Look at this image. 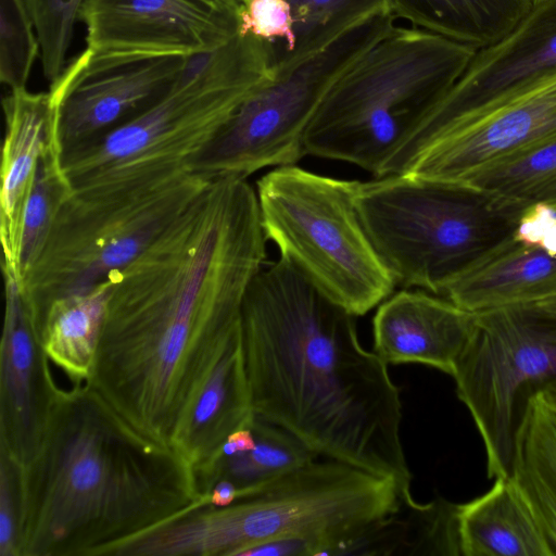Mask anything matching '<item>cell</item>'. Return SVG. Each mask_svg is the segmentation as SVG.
I'll return each instance as SVG.
<instances>
[{
	"instance_id": "6da1fadb",
	"label": "cell",
	"mask_w": 556,
	"mask_h": 556,
	"mask_svg": "<svg viewBox=\"0 0 556 556\" xmlns=\"http://www.w3.org/2000/svg\"><path fill=\"white\" fill-rule=\"evenodd\" d=\"M255 188L211 180L110 278L90 387L144 437L174 434L225 352L242 339L247 291L267 262Z\"/></svg>"
},
{
	"instance_id": "7a4b0ae2",
	"label": "cell",
	"mask_w": 556,
	"mask_h": 556,
	"mask_svg": "<svg viewBox=\"0 0 556 556\" xmlns=\"http://www.w3.org/2000/svg\"><path fill=\"white\" fill-rule=\"evenodd\" d=\"M355 318L285 258L266 262L242 305L253 412L317 456L392 479L409 496L400 391L388 364L361 345Z\"/></svg>"
},
{
	"instance_id": "3957f363",
	"label": "cell",
	"mask_w": 556,
	"mask_h": 556,
	"mask_svg": "<svg viewBox=\"0 0 556 556\" xmlns=\"http://www.w3.org/2000/svg\"><path fill=\"white\" fill-rule=\"evenodd\" d=\"M205 504L179 453L139 433L87 384L73 386L24 467L21 556H116Z\"/></svg>"
},
{
	"instance_id": "277c9868",
	"label": "cell",
	"mask_w": 556,
	"mask_h": 556,
	"mask_svg": "<svg viewBox=\"0 0 556 556\" xmlns=\"http://www.w3.org/2000/svg\"><path fill=\"white\" fill-rule=\"evenodd\" d=\"M406 496L397 483L346 463L313 460L227 506L192 508L128 544L131 556H243L293 539L294 556H332Z\"/></svg>"
},
{
	"instance_id": "5b68a950",
	"label": "cell",
	"mask_w": 556,
	"mask_h": 556,
	"mask_svg": "<svg viewBox=\"0 0 556 556\" xmlns=\"http://www.w3.org/2000/svg\"><path fill=\"white\" fill-rule=\"evenodd\" d=\"M263 40L237 34L222 47L187 56L155 103L116 129L63 152L75 191L136 186L189 170L237 106L274 77Z\"/></svg>"
},
{
	"instance_id": "8992f818",
	"label": "cell",
	"mask_w": 556,
	"mask_h": 556,
	"mask_svg": "<svg viewBox=\"0 0 556 556\" xmlns=\"http://www.w3.org/2000/svg\"><path fill=\"white\" fill-rule=\"evenodd\" d=\"M476 51L417 27L394 26L332 86L308 125L305 153L378 177Z\"/></svg>"
},
{
	"instance_id": "52a82bcc",
	"label": "cell",
	"mask_w": 556,
	"mask_h": 556,
	"mask_svg": "<svg viewBox=\"0 0 556 556\" xmlns=\"http://www.w3.org/2000/svg\"><path fill=\"white\" fill-rule=\"evenodd\" d=\"M355 206L396 287L438 295L511 233L521 215L471 188L406 175L357 181Z\"/></svg>"
},
{
	"instance_id": "ba28073f",
	"label": "cell",
	"mask_w": 556,
	"mask_h": 556,
	"mask_svg": "<svg viewBox=\"0 0 556 556\" xmlns=\"http://www.w3.org/2000/svg\"><path fill=\"white\" fill-rule=\"evenodd\" d=\"M356 185L293 164L268 170L255 191L265 237L279 256L357 317L396 285L361 222Z\"/></svg>"
},
{
	"instance_id": "9c48e42d",
	"label": "cell",
	"mask_w": 556,
	"mask_h": 556,
	"mask_svg": "<svg viewBox=\"0 0 556 556\" xmlns=\"http://www.w3.org/2000/svg\"><path fill=\"white\" fill-rule=\"evenodd\" d=\"M211 180L190 170L136 186L73 191L21 289L34 321L137 258Z\"/></svg>"
},
{
	"instance_id": "30bf717a",
	"label": "cell",
	"mask_w": 556,
	"mask_h": 556,
	"mask_svg": "<svg viewBox=\"0 0 556 556\" xmlns=\"http://www.w3.org/2000/svg\"><path fill=\"white\" fill-rule=\"evenodd\" d=\"M394 20L376 14L318 51L275 65L274 77L244 98L189 170L214 180L296 164L306 155L308 125L332 86L394 27Z\"/></svg>"
},
{
	"instance_id": "8fae6325",
	"label": "cell",
	"mask_w": 556,
	"mask_h": 556,
	"mask_svg": "<svg viewBox=\"0 0 556 556\" xmlns=\"http://www.w3.org/2000/svg\"><path fill=\"white\" fill-rule=\"evenodd\" d=\"M452 377L481 437L489 478L507 477L517 395L556 377V321L525 306L476 313Z\"/></svg>"
},
{
	"instance_id": "7c38bea8",
	"label": "cell",
	"mask_w": 556,
	"mask_h": 556,
	"mask_svg": "<svg viewBox=\"0 0 556 556\" xmlns=\"http://www.w3.org/2000/svg\"><path fill=\"white\" fill-rule=\"evenodd\" d=\"M556 142V71L440 132L394 175L466 187L480 174Z\"/></svg>"
},
{
	"instance_id": "4fadbf2b",
	"label": "cell",
	"mask_w": 556,
	"mask_h": 556,
	"mask_svg": "<svg viewBox=\"0 0 556 556\" xmlns=\"http://www.w3.org/2000/svg\"><path fill=\"white\" fill-rule=\"evenodd\" d=\"M556 71V0H540L507 36L479 49L464 73L384 164L396 174L432 138Z\"/></svg>"
},
{
	"instance_id": "5bb4252c",
	"label": "cell",
	"mask_w": 556,
	"mask_h": 556,
	"mask_svg": "<svg viewBox=\"0 0 556 556\" xmlns=\"http://www.w3.org/2000/svg\"><path fill=\"white\" fill-rule=\"evenodd\" d=\"M187 56L98 52L86 48L50 85L63 152L132 119L175 84Z\"/></svg>"
},
{
	"instance_id": "9a60e30c",
	"label": "cell",
	"mask_w": 556,
	"mask_h": 556,
	"mask_svg": "<svg viewBox=\"0 0 556 556\" xmlns=\"http://www.w3.org/2000/svg\"><path fill=\"white\" fill-rule=\"evenodd\" d=\"M80 20L98 52L191 56L238 34V12L214 0H86Z\"/></svg>"
},
{
	"instance_id": "2e32d148",
	"label": "cell",
	"mask_w": 556,
	"mask_h": 556,
	"mask_svg": "<svg viewBox=\"0 0 556 556\" xmlns=\"http://www.w3.org/2000/svg\"><path fill=\"white\" fill-rule=\"evenodd\" d=\"M4 279L1 339L0 452L26 467L47 433L62 389L53 381L49 357L17 279Z\"/></svg>"
},
{
	"instance_id": "e0dca14e",
	"label": "cell",
	"mask_w": 556,
	"mask_h": 556,
	"mask_svg": "<svg viewBox=\"0 0 556 556\" xmlns=\"http://www.w3.org/2000/svg\"><path fill=\"white\" fill-rule=\"evenodd\" d=\"M476 313L420 289L382 301L372 319L374 352L386 364L418 363L453 376Z\"/></svg>"
},
{
	"instance_id": "ac0fdd59",
	"label": "cell",
	"mask_w": 556,
	"mask_h": 556,
	"mask_svg": "<svg viewBox=\"0 0 556 556\" xmlns=\"http://www.w3.org/2000/svg\"><path fill=\"white\" fill-rule=\"evenodd\" d=\"M556 292V245L514 231L451 278L440 295L472 313L531 304Z\"/></svg>"
},
{
	"instance_id": "d6986e66",
	"label": "cell",
	"mask_w": 556,
	"mask_h": 556,
	"mask_svg": "<svg viewBox=\"0 0 556 556\" xmlns=\"http://www.w3.org/2000/svg\"><path fill=\"white\" fill-rule=\"evenodd\" d=\"M5 135L1 161L2 270L13 274L24 205L40 157L58 134V105L50 91L11 90L2 101Z\"/></svg>"
},
{
	"instance_id": "ffe728a7",
	"label": "cell",
	"mask_w": 556,
	"mask_h": 556,
	"mask_svg": "<svg viewBox=\"0 0 556 556\" xmlns=\"http://www.w3.org/2000/svg\"><path fill=\"white\" fill-rule=\"evenodd\" d=\"M254 417L241 339L225 352L199 391L174 434L172 447L191 466L198 483L228 437L250 427Z\"/></svg>"
},
{
	"instance_id": "44dd1931",
	"label": "cell",
	"mask_w": 556,
	"mask_h": 556,
	"mask_svg": "<svg viewBox=\"0 0 556 556\" xmlns=\"http://www.w3.org/2000/svg\"><path fill=\"white\" fill-rule=\"evenodd\" d=\"M463 556H555L545 532L509 475L483 495L457 504Z\"/></svg>"
},
{
	"instance_id": "7402d4cb",
	"label": "cell",
	"mask_w": 556,
	"mask_h": 556,
	"mask_svg": "<svg viewBox=\"0 0 556 556\" xmlns=\"http://www.w3.org/2000/svg\"><path fill=\"white\" fill-rule=\"evenodd\" d=\"M509 477L556 554V413L539 389L515 426Z\"/></svg>"
},
{
	"instance_id": "603a6c76",
	"label": "cell",
	"mask_w": 556,
	"mask_h": 556,
	"mask_svg": "<svg viewBox=\"0 0 556 556\" xmlns=\"http://www.w3.org/2000/svg\"><path fill=\"white\" fill-rule=\"evenodd\" d=\"M340 555H460L457 504L404 500L392 514L340 546Z\"/></svg>"
},
{
	"instance_id": "cb8c5ba5",
	"label": "cell",
	"mask_w": 556,
	"mask_h": 556,
	"mask_svg": "<svg viewBox=\"0 0 556 556\" xmlns=\"http://www.w3.org/2000/svg\"><path fill=\"white\" fill-rule=\"evenodd\" d=\"M535 3L536 0H387L395 18L475 50L507 36Z\"/></svg>"
},
{
	"instance_id": "d4e9b609",
	"label": "cell",
	"mask_w": 556,
	"mask_h": 556,
	"mask_svg": "<svg viewBox=\"0 0 556 556\" xmlns=\"http://www.w3.org/2000/svg\"><path fill=\"white\" fill-rule=\"evenodd\" d=\"M113 285L110 278L86 292L60 298L35 320L45 353L74 386L90 380Z\"/></svg>"
},
{
	"instance_id": "484cf974",
	"label": "cell",
	"mask_w": 556,
	"mask_h": 556,
	"mask_svg": "<svg viewBox=\"0 0 556 556\" xmlns=\"http://www.w3.org/2000/svg\"><path fill=\"white\" fill-rule=\"evenodd\" d=\"M251 429L255 438L254 447L244 453L218 457L199 482L203 495L211 496L215 483L226 479L236 485L239 500L317 457L294 434L257 416Z\"/></svg>"
},
{
	"instance_id": "4316f807",
	"label": "cell",
	"mask_w": 556,
	"mask_h": 556,
	"mask_svg": "<svg viewBox=\"0 0 556 556\" xmlns=\"http://www.w3.org/2000/svg\"><path fill=\"white\" fill-rule=\"evenodd\" d=\"M73 191L56 134L40 157L22 214L15 267L11 274L21 286L40 255L61 207Z\"/></svg>"
},
{
	"instance_id": "83f0119b",
	"label": "cell",
	"mask_w": 556,
	"mask_h": 556,
	"mask_svg": "<svg viewBox=\"0 0 556 556\" xmlns=\"http://www.w3.org/2000/svg\"><path fill=\"white\" fill-rule=\"evenodd\" d=\"M466 187L509 211L542 204L556 212V142L490 168Z\"/></svg>"
},
{
	"instance_id": "f1b7e54d",
	"label": "cell",
	"mask_w": 556,
	"mask_h": 556,
	"mask_svg": "<svg viewBox=\"0 0 556 556\" xmlns=\"http://www.w3.org/2000/svg\"><path fill=\"white\" fill-rule=\"evenodd\" d=\"M289 2L293 16L294 49L292 54L281 63L302 59L318 51L370 16L390 13L387 0H289Z\"/></svg>"
},
{
	"instance_id": "f546056e",
	"label": "cell",
	"mask_w": 556,
	"mask_h": 556,
	"mask_svg": "<svg viewBox=\"0 0 556 556\" xmlns=\"http://www.w3.org/2000/svg\"><path fill=\"white\" fill-rule=\"evenodd\" d=\"M23 1L39 40L43 75L52 85L66 67V54L86 0Z\"/></svg>"
},
{
	"instance_id": "4dcf8cb0",
	"label": "cell",
	"mask_w": 556,
	"mask_h": 556,
	"mask_svg": "<svg viewBox=\"0 0 556 556\" xmlns=\"http://www.w3.org/2000/svg\"><path fill=\"white\" fill-rule=\"evenodd\" d=\"M40 45L23 0H0V80L26 88Z\"/></svg>"
},
{
	"instance_id": "1f68e13d",
	"label": "cell",
	"mask_w": 556,
	"mask_h": 556,
	"mask_svg": "<svg viewBox=\"0 0 556 556\" xmlns=\"http://www.w3.org/2000/svg\"><path fill=\"white\" fill-rule=\"evenodd\" d=\"M238 21V34L268 45L274 66L292 54L294 28L289 0H247L239 9Z\"/></svg>"
},
{
	"instance_id": "d6a6232c",
	"label": "cell",
	"mask_w": 556,
	"mask_h": 556,
	"mask_svg": "<svg viewBox=\"0 0 556 556\" xmlns=\"http://www.w3.org/2000/svg\"><path fill=\"white\" fill-rule=\"evenodd\" d=\"M0 463V556H21L24 467L2 453Z\"/></svg>"
},
{
	"instance_id": "836d02e7",
	"label": "cell",
	"mask_w": 556,
	"mask_h": 556,
	"mask_svg": "<svg viewBox=\"0 0 556 556\" xmlns=\"http://www.w3.org/2000/svg\"><path fill=\"white\" fill-rule=\"evenodd\" d=\"M238 500L236 485L226 479L218 480L211 492V504L215 506H227Z\"/></svg>"
},
{
	"instance_id": "e575fe53",
	"label": "cell",
	"mask_w": 556,
	"mask_h": 556,
	"mask_svg": "<svg viewBox=\"0 0 556 556\" xmlns=\"http://www.w3.org/2000/svg\"><path fill=\"white\" fill-rule=\"evenodd\" d=\"M522 306L531 309L542 317L556 321V292Z\"/></svg>"
},
{
	"instance_id": "d590c367",
	"label": "cell",
	"mask_w": 556,
	"mask_h": 556,
	"mask_svg": "<svg viewBox=\"0 0 556 556\" xmlns=\"http://www.w3.org/2000/svg\"><path fill=\"white\" fill-rule=\"evenodd\" d=\"M546 403L556 413V377L551 378L539 388Z\"/></svg>"
},
{
	"instance_id": "8d00e7d4",
	"label": "cell",
	"mask_w": 556,
	"mask_h": 556,
	"mask_svg": "<svg viewBox=\"0 0 556 556\" xmlns=\"http://www.w3.org/2000/svg\"><path fill=\"white\" fill-rule=\"evenodd\" d=\"M225 7H228L239 13L240 2L239 0H214Z\"/></svg>"
},
{
	"instance_id": "74e56055",
	"label": "cell",
	"mask_w": 556,
	"mask_h": 556,
	"mask_svg": "<svg viewBox=\"0 0 556 556\" xmlns=\"http://www.w3.org/2000/svg\"><path fill=\"white\" fill-rule=\"evenodd\" d=\"M247 0H241V5L245 2Z\"/></svg>"
}]
</instances>
